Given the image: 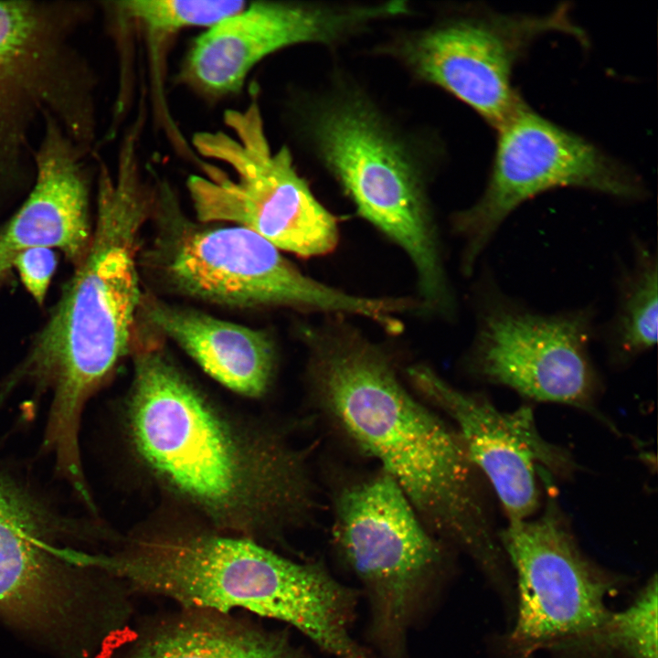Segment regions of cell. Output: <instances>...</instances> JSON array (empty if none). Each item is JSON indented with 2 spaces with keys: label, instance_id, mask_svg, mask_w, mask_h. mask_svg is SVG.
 <instances>
[{
  "label": "cell",
  "instance_id": "6da1fadb",
  "mask_svg": "<svg viewBox=\"0 0 658 658\" xmlns=\"http://www.w3.org/2000/svg\"><path fill=\"white\" fill-rule=\"evenodd\" d=\"M327 317L302 329L316 401L379 462L433 536L466 553L492 581L501 579L506 557L458 433L408 391L385 346L345 316Z\"/></svg>",
  "mask_w": 658,
  "mask_h": 658
},
{
  "label": "cell",
  "instance_id": "7a4b0ae2",
  "mask_svg": "<svg viewBox=\"0 0 658 658\" xmlns=\"http://www.w3.org/2000/svg\"><path fill=\"white\" fill-rule=\"evenodd\" d=\"M154 191L134 151L118 154L114 175L100 163L95 224L86 257L74 268L26 356L4 380L5 393L24 382L51 392L44 447L61 468L80 463L85 404L131 350L144 293L142 234Z\"/></svg>",
  "mask_w": 658,
  "mask_h": 658
},
{
  "label": "cell",
  "instance_id": "3957f363",
  "mask_svg": "<svg viewBox=\"0 0 658 658\" xmlns=\"http://www.w3.org/2000/svg\"><path fill=\"white\" fill-rule=\"evenodd\" d=\"M161 340L138 327L130 350L129 426L145 464L226 529L275 531L306 519L314 496L302 453L233 428L168 358Z\"/></svg>",
  "mask_w": 658,
  "mask_h": 658
},
{
  "label": "cell",
  "instance_id": "277c9868",
  "mask_svg": "<svg viewBox=\"0 0 658 658\" xmlns=\"http://www.w3.org/2000/svg\"><path fill=\"white\" fill-rule=\"evenodd\" d=\"M284 117L294 140L357 215L409 258L422 308H448L454 298L430 196L444 153L439 139L403 125L338 70L322 88L293 90Z\"/></svg>",
  "mask_w": 658,
  "mask_h": 658
},
{
  "label": "cell",
  "instance_id": "5b68a950",
  "mask_svg": "<svg viewBox=\"0 0 658 658\" xmlns=\"http://www.w3.org/2000/svg\"><path fill=\"white\" fill-rule=\"evenodd\" d=\"M104 568L130 590L181 608L243 610L288 624L331 658H373L352 632L360 592L322 561H295L249 538L171 531L132 538Z\"/></svg>",
  "mask_w": 658,
  "mask_h": 658
},
{
  "label": "cell",
  "instance_id": "8992f818",
  "mask_svg": "<svg viewBox=\"0 0 658 658\" xmlns=\"http://www.w3.org/2000/svg\"><path fill=\"white\" fill-rule=\"evenodd\" d=\"M154 231L141 249L140 271L162 289L212 304L290 308L326 316H356L384 330L399 311L395 297L351 293L306 275L254 231L190 218L175 190L153 169Z\"/></svg>",
  "mask_w": 658,
  "mask_h": 658
},
{
  "label": "cell",
  "instance_id": "52a82bcc",
  "mask_svg": "<svg viewBox=\"0 0 658 658\" xmlns=\"http://www.w3.org/2000/svg\"><path fill=\"white\" fill-rule=\"evenodd\" d=\"M80 524L0 472V617L72 658H90L112 631L121 588L95 555L69 546Z\"/></svg>",
  "mask_w": 658,
  "mask_h": 658
},
{
  "label": "cell",
  "instance_id": "ba28073f",
  "mask_svg": "<svg viewBox=\"0 0 658 658\" xmlns=\"http://www.w3.org/2000/svg\"><path fill=\"white\" fill-rule=\"evenodd\" d=\"M334 509L335 549L368 606L367 642L377 658H409L411 631L448 580L447 546L382 471L345 486Z\"/></svg>",
  "mask_w": 658,
  "mask_h": 658
},
{
  "label": "cell",
  "instance_id": "9c48e42d",
  "mask_svg": "<svg viewBox=\"0 0 658 658\" xmlns=\"http://www.w3.org/2000/svg\"><path fill=\"white\" fill-rule=\"evenodd\" d=\"M242 110L228 109L223 131L197 132L192 143L207 159L227 164L234 179L210 164L208 176L190 175L186 188L196 218L247 228L281 251L302 258L324 256L339 241L337 218L298 173L291 150H273L258 92Z\"/></svg>",
  "mask_w": 658,
  "mask_h": 658
},
{
  "label": "cell",
  "instance_id": "30bf717a",
  "mask_svg": "<svg viewBox=\"0 0 658 658\" xmlns=\"http://www.w3.org/2000/svg\"><path fill=\"white\" fill-rule=\"evenodd\" d=\"M551 32L588 43L565 4L544 15L467 5L394 33L374 52L393 59L414 80L453 96L497 129L525 103L512 84L515 67L537 38Z\"/></svg>",
  "mask_w": 658,
  "mask_h": 658
},
{
  "label": "cell",
  "instance_id": "8fae6325",
  "mask_svg": "<svg viewBox=\"0 0 658 658\" xmlns=\"http://www.w3.org/2000/svg\"><path fill=\"white\" fill-rule=\"evenodd\" d=\"M496 131L483 194L450 219L452 233L462 241L460 264L467 276L507 217L537 195L575 187L626 200L644 196L643 184L632 171L525 102Z\"/></svg>",
  "mask_w": 658,
  "mask_h": 658
},
{
  "label": "cell",
  "instance_id": "7c38bea8",
  "mask_svg": "<svg viewBox=\"0 0 658 658\" xmlns=\"http://www.w3.org/2000/svg\"><path fill=\"white\" fill-rule=\"evenodd\" d=\"M483 292L467 356L472 373L533 400L593 411L600 379L589 355L592 308L541 313L496 286Z\"/></svg>",
  "mask_w": 658,
  "mask_h": 658
},
{
  "label": "cell",
  "instance_id": "4fadbf2b",
  "mask_svg": "<svg viewBox=\"0 0 658 658\" xmlns=\"http://www.w3.org/2000/svg\"><path fill=\"white\" fill-rule=\"evenodd\" d=\"M411 14L405 0L248 3L192 41L177 78L209 98L232 95L242 89L251 69L275 52L308 44L335 48L381 22Z\"/></svg>",
  "mask_w": 658,
  "mask_h": 658
},
{
  "label": "cell",
  "instance_id": "5bb4252c",
  "mask_svg": "<svg viewBox=\"0 0 658 658\" xmlns=\"http://www.w3.org/2000/svg\"><path fill=\"white\" fill-rule=\"evenodd\" d=\"M498 536L517 580L512 649L526 655L556 648L608 618L614 581L581 551L557 504L535 519L509 521Z\"/></svg>",
  "mask_w": 658,
  "mask_h": 658
},
{
  "label": "cell",
  "instance_id": "9a60e30c",
  "mask_svg": "<svg viewBox=\"0 0 658 658\" xmlns=\"http://www.w3.org/2000/svg\"><path fill=\"white\" fill-rule=\"evenodd\" d=\"M409 383L454 422L465 451L492 484L508 521L530 518L538 509L536 468H569L562 451L538 433L528 409L503 412L482 396L462 391L424 364L406 369Z\"/></svg>",
  "mask_w": 658,
  "mask_h": 658
},
{
  "label": "cell",
  "instance_id": "2e32d148",
  "mask_svg": "<svg viewBox=\"0 0 658 658\" xmlns=\"http://www.w3.org/2000/svg\"><path fill=\"white\" fill-rule=\"evenodd\" d=\"M85 156L56 119L48 116L35 154L31 189L0 228V286L23 250L59 249L74 268L86 257L93 226Z\"/></svg>",
  "mask_w": 658,
  "mask_h": 658
},
{
  "label": "cell",
  "instance_id": "e0dca14e",
  "mask_svg": "<svg viewBox=\"0 0 658 658\" xmlns=\"http://www.w3.org/2000/svg\"><path fill=\"white\" fill-rule=\"evenodd\" d=\"M137 321L176 344L212 378L248 397L262 395L276 351L268 333L143 293Z\"/></svg>",
  "mask_w": 658,
  "mask_h": 658
},
{
  "label": "cell",
  "instance_id": "ac0fdd59",
  "mask_svg": "<svg viewBox=\"0 0 658 658\" xmlns=\"http://www.w3.org/2000/svg\"><path fill=\"white\" fill-rule=\"evenodd\" d=\"M112 658H314L285 631L231 613L181 608L147 621Z\"/></svg>",
  "mask_w": 658,
  "mask_h": 658
},
{
  "label": "cell",
  "instance_id": "d6986e66",
  "mask_svg": "<svg viewBox=\"0 0 658 658\" xmlns=\"http://www.w3.org/2000/svg\"><path fill=\"white\" fill-rule=\"evenodd\" d=\"M49 113L37 57L0 25V217L26 197L35 153Z\"/></svg>",
  "mask_w": 658,
  "mask_h": 658
},
{
  "label": "cell",
  "instance_id": "ffe728a7",
  "mask_svg": "<svg viewBox=\"0 0 658 658\" xmlns=\"http://www.w3.org/2000/svg\"><path fill=\"white\" fill-rule=\"evenodd\" d=\"M630 265L621 271L614 314L605 336L613 360L627 362L657 342L658 261L655 250L633 241Z\"/></svg>",
  "mask_w": 658,
  "mask_h": 658
},
{
  "label": "cell",
  "instance_id": "44dd1931",
  "mask_svg": "<svg viewBox=\"0 0 658 658\" xmlns=\"http://www.w3.org/2000/svg\"><path fill=\"white\" fill-rule=\"evenodd\" d=\"M657 594L654 576L628 607L557 648L586 651L600 658H657Z\"/></svg>",
  "mask_w": 658,
  "mask_h": 658
},
{
  "label": "cell",
  "instance_id": "7402d4cb",
  "mask_svg": "<svg viewBox=\"0 0 658 658\" xmlns=\"http://www.w3.org/2000/svg\"><path fill=\"white\" fill-rule=\"evenodd\" d=\"M114 8L154 35H168L187 27L209 28L241 11L245 1L129 0L114 2Z\"/></svg>",
  "mask_w": 658,
  "mask_h": 658
},
{
  "label": "cell",
  "instance_id": "603a6c76",
  "mask_svg": "<svg viewBox=\"0 0 658 658\" xmlns=\"http://www.w3.org/2000/svg\"><path fill=\"white\" fill-rule=\"evenodd\" d=\"M57 264L56 254L48 248L23 250L13 262L12 269L16 270L25 289L39 306L45 303Z\"/></svg>",
  "mask_w": 658,
  "mask_h": 658
}]
</instances>
